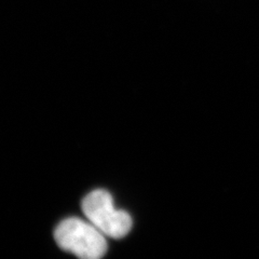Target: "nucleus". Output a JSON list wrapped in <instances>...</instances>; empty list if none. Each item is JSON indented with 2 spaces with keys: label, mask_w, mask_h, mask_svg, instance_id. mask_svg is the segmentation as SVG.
<instances>
[{
  "label": "nucleus",
  "mask_w": 259,
  "mask_h": 259,
  "mask_svg": "<svg viewBox=\"0 0 259 259\" xmlns=\"http://www.w3.org/2000/svg\"><path fill=\"white\" fill-rule=\"evenodd\" d=\"M54 238L58 245L83 259H99L107 252V241L90 222L70 217L56 227Z\"/></svg>",
  "instance_id": "f257e3e1"
},
{
  "label": "nucleus",
  "mask_w": 259,
  "mask_h": 259,
  "mask_svg": "<svg viewBox=\"0 0 259 259\" xmlns=\"http://www.w3.org/2000/svg\"><path fill=\"white\" fill-rule=\"evenodd\" d=\"M82 212L88 221L107 237L121 239L132 229L131 216L115 207L112 197L106 190L89 193L82 201Z\"/></svg>",
  "instance_id": "f03ea898"
}]
</instances>
